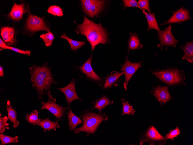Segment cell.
<instances>
[{"instance_id":"484cf974","label":"cell","mask_w":193,"mask_h":145,"mask_svg":"<svg viewBox=\"0 0 193 145\" xmlns=\"http://www.w3.org/2000/svg\"><path fill=\"white\" fill-rule=\"evenodd\" d=\"M66 40L69 43L71 49L75 51L82 46L86 45L84 41H80L72 39L68 37L65 33H64L60 37Z\"/></svg>"},{"instance_id":"d6986e66","label":"cell","mask_w":193,"mask_h":145,"mask_svg":"<svg viewBox=\"0 0 193 145\" xmlns=\"http://www.w3.org/2000/svg\"><path fill=\"white\" fill-rule=\"evenodd\" d=\"M66 115L68 118L69 131H73L77 125L83 123L81 118L75 115L70 108H68Z\"/></svg>"},{"instance_id":"e575fe53","label":"cell","mask_w":193,"mask_h":145,"mask_svg":"<svg viewBox=\"0 0 193 145\" xmlns=\"http://www.w3.org/2000/svg\"><path fill=\"white\" fill-rule=\"evenodd\" d=\"M9 49L12 50L15 52L21 53L22 54L27 55L30 56L31 54V51L29 50H21L15 47H14L6 45L4 48V49Z\"/></svg>"},{"instance_id":"5bb4252c","label":"cell","mask_w":193,"mask_h":145,"mask_svg":"<svg viewBox=\"0 0 193 145\" xmlns=\"http://www.w3.org/2000/svg\"><path fill=\"white\" fill-rule=\"evenodd\" d=\"M151 94L153 95L160 103L164 104L171 100L172 98L166 86H158L151 91Z\"/></svg>"},{"instance_id":"ffe728a7","label":"cell","mask_w":193,"mask_h":145,"mask_svg":"<svg viewBox=\"0 0 193 145\" xmlns=\"http://www.w3.org/2000/svg\"><path fill=\"white\" fill-rule=\"evenodd\" d=\"M186 43V44L184 45L179 46L184 53L182 58L192 63L193 62V41L187 42Z\"/></svg>"},{"instance_id":"5b68a950","label":"cell","mask_w":193,"mask_h":145,"mask_svg":"<svg viewBox=\"0 0 193 145\" xmlns=\"http://www.w3.org/2000/svg\"><path fill=\"white\" fill-rule=\"evenodd\" d=\"M49 99L48 101L45 102L43 101L41 102L42 107L40 110L45 109L54 115L57 118V120L59 121L63 118H65L64 114H67L66 110L68 107H62L57 104L56 100L51 94L48 95Z\"/></svg>"},{"instance_id":"30bf717a","label":"cell","mask_w":193,"mask_h":145,"mask_svg":"<svg viewBox=\"0 0 193 145\" xmlns=\"http://www.w3.org/2000/svg\"><path fill=\"white\" fill-rule=\"evenodd\" d=\"M26 23L27 29L31 31L45 30L50 32V29L45 24L43 17L41 18L30 14L27 19Z\"/></svg>"},{"instance_id":"d4e9b609","label":"cell","mask_w":193,"mask_h":145,"mask_svg":"<svg viewBox=\"0 0 193 145\" xmlns=\"http://www.w3.org/2000/svg\"><path fill=\"white\" fill-rule=\"evenodd\" d=\"M39 112L36 110H33L30 113L27 114L25 120L28 123L34 125H38L42 119L38 117Z\"/></svg>"},{"instance_id":"3957f363","label":"cell","mask_w":193,"mask_h":145,"mask_svg":"<svg viewBox=\"0 0 193 145\" xmlns=\"http://www.w3.org/2000/svg\"><path fill=\"white\" fill-rule=\"evenodd\" d=\"M80 117L83 120V125L81 127L76 129L74 133L77 134L84 132L86 133L87 137L90 134L93 135L101 123L107 120L109 118L108 114L96 113L90 109L83 111Z\"/></svg>"},{"instance_id":"4316f807","label":"cell","mask_w":193,"mask_h":145,"mask_svg":"<svg viewBox=\"0 0 193 145\" xmlns=\"http://www.w3.org/2000/svg\"><path fill=\"white\" fill-rule=\"evenodd\" d=\"M122 101V111L121 114L122 115H133L135 111L133 108V106L127 101L125 99H121Z\"/></svg>"},{"instance_id":"83f0119b","label":"cell","mask_w":193,"mask_h":145,"mask_svg":"<svg viewBox=\"0 0 193 145\" xmlns=\"http://www.w3.org/2000/svg\"><path fill=\"white\" fill-rule=\"evenodd\" d=\"M18 136L11 137L3 134H0V140L1 142V145H4L10 143H15L18 142Z\"/></svg>"},{"instance_id":"44dd1931","label":"cell","mask_w":193,"mask_h":145,"mask_svg":"<svg viewBox=\"0 0 193 145\" xmlns=\"http://www.w3.org/2000/svg\"><path fill=\"white\" fill-rule=\"evenodd\" d=\"M142 12L145 16L148 24V27L147 30L148 31L152 29L157 30L158 32L160 31L158 23L156 20L155 17V13H147L144 10H142Z\"/></svg>"},{"instance_id":"836d02e7","label":"cell","mask_w":193,"mask_h":145,"mask_svg":"<svg viewBox=\"0 0 193 145\" xmlns=\"http://www.w3.org/2000/svg\"><path fill=\"white\" fill-rule=\"evenodd\" d=\"M123 5L125 7H135L140 9L141 8L139 5L137 0H123Z\"/></svg>"},{"instance_id":"7a4b0ae2","label":"cell","mask_w":193,"mask_h":145,"mask_svg":"<svg viewBox=\"0 0 193 145\" xmlns=\"http://www.w3.org/2000/svg\"><path fill=\"white\" fill-rule=\"evenodd\" d=\"M78 32L85 35L90 43L92 52L99 44H105L108 42L106 30L101 23L96 24L84 16L83 23L77 24Z\"/></svg>"},{"instance_id":"ac0fdd59","label":"cell","mask_w":193,"mask_h":145,"mask_svg":"<svg viewBox=\"0 0 193 145\" xmlns=\"http://www.w3.org/2000/svg\"><path fill=\"white\" fill-rule=\"evenodd\" d=\"M108 98L104 95L100 98L93 101L92 102V110L96 109L99 111V113H101L103 109L113 103V101L109 100Z\"/></svg>"},{"instance_id":"7402d4cb","label":"cell","mask_w":193,"mask_h":145,"mask_svg":"<svg viewBox=\"0 0 193 145\" xmlns=\"http://www.w3.org/2000/svg\"><path fill=\"white\" fill-rule=\"evenodd\" d=\"M58 122L57 120L55 122H53L49 120L48 118L44 120L42 119L39 122L38 125L42 128L44 132L50 131L51 130H54L56 131L57 128L60 127L58 124Z\"/></svg>"},{"instance_id":"f1b7e54d","label":"cell","mask_w":193,"mask_h":145,"mask_svg":"<svg viewBox=\"0 0 193 145\" xmlns=\"http://www.w3.org/2000/svg\"><path fill=\"white\" fill-rule=\"evenodd\" d=\"M40 37L47 47H49L52 45L54 38L53 34L50 32L46 34H43L40 35Z\"/></svg>"},{"instance_id":"2e32d148","label":"cell","mask_w":193,"mask_h":145,"mask_svg":"<svg viewBox=\"0 0 193 145\" xmlns=\"http://www.w3.org/2000/svg\"><path fill=\"white\" fill-rule=\"evenodd\" d=\"M28 10L24 4H17L15 3L8 16L12 20L19 21L23 18V14Z\"/></svg>"},{"instance_id":"4fadbf2b","label":"cell","mask_w":193,"mask_h":145,"mask_svg":"<svg viewBox=\"0 0 193 145\" xmlns=\"http://www.w3.org/2000/svg\"><path fill=\"white\" fill-rule=\"evenodd\" d=\"M92 57V55L82 65L79 67L78 68L82 73L86 75L87 78L96 83H99V85L101 86V82L102 79L95 73L91 66Z\"/></svg>"},{"instance_id":"1f68e13d","label":"cell","mask_w":193,"mask_h":145,"mask_svg":"<svg viewBox=\"0 0 193 145\" xmlns=\"http://www.w3.org/2000/svg\"><path fill=\"white\" fill-rule=\"evenodd\" d=\"M149 0H139L138 2V4L141 8L147 11L149 13H151V10L149 5Z\"/></svg>"},{"instance_id":"7c38bea8","label":"cell","mask_w":193,"mask_h":145,"mask_svg":"<svg viewBox=\"0 0 193 145\" xmlns=\"http://www.w3.org/2000/svg\"><path fill=\"white\" fill-rule=\"evenodd\" d=\"M75 82L73 78L66 86L63 88H56L62 92L65 95L68 104V108H70L72 102L76 100H82L77 95L75 89Z\"/></svg>"},{"instance_id":"277c9868","label":"cell","mask_w":193,"mask_h":145,"mask_svg":"<svg viewBox=\"0 0 193 145\" xmlns=\"http://www.w3.org/2000/svg\"><path fill=\"white\" fill-rule=\"evenodd\" d=\"M150 71L159 79L170 86L184 84V80L186 78L183 71L177 68L158 69L155 71Z\"/></svg>"},{"instance_id":"ba28073f","label":"cell","mask_w":193,"mask_h":145,"mask_svg":"<svg viewBox=\"0 0 193 145\" xmlns=\"http://www.w3.org/2000/svg\"><path fill=\"white\" fill-rule=\"evenodd\" d=\"M83 10L91 18L97 15L103 9L104 0H81Z\"/></svg>"},{"instance_id":"52a82bcc","label":"cell","mask_w":193,"mask_h":145,"mask_svg":"<svg viewBox=\"0 0 193 145\" xmlns=\"http://www.w3.org/2000/svg\"><path fill=\"white\" fill-rule=\"evenodd\" d=\"M166 140L153 126H151L142 134L140 138V145L144 143H148L150 145H162L166 143Z\"/></svg>"},{"instance_id":"8fae6325","label":"cell","mask_w":193,"mask_h":145,"mask_svg":"<svg viewBox=\"0 0 193 145\" xmlns=\"http://www.w3.org/2000/svg\"><path fill=\"white\" fill-rule=\"evenodd\" d=\"M172 15L168 20L165 21L161 25L180 23L191 20L190 10L182 5L178 10L172 12Z\"/></svg>"},{"instance_id":"d590c367","label":"cell","mask_w":193,"mask_h":145,"mask_svg":"<svg viewBox=\"0 0 193 145\" xmlns=\"http://www.w3.org/2000/svg\"><path fill=\"white\" fill-rule=\"evenodd\" d=\"M7 45L5 42H4L0 38V50L1 51L4 49L5 47Z\"/></svg>"},{"instance_id":"8d00e7d4","label":"cell","mask_w":193,"mask_h":145,"mask_svg":"<svg viewBox=\"0 0 193 145\" xmlns=\"http://www.w3.org/2000/svg\"><path fill=\"white\" fill-rule=\"evenodd\" d=\"M4 76V72L3 67L2 66H0V76L3 77Z\"/></svg>"},{"instance_id":"f546056e","label":"cell","mask_w":193,"mask_h":145,"mask_svg":"<svg viewBox=\"0 0 193 145\" xmlns=\"http://www.w3.org/2000/svg\"><path fill=\"white\" fill-rule=\"evenodd\" d=\"M62 9L56 5L50 6L47 10V12L51 15L57 16L63 15Z\"/></svg>"},{"instance_id":"603a6c76","label":"cell","mask_w":193,"mask_h":145,"mask_svg":"<svg viewBox=\"0 0 193 145\" xmlns=\"http://www.w3.org/2000/svg\"><path fill=\"white\" fill-rule=\"evenodd\" d=\"M6 109L9 120L13 124V126L16 128L19 125V122L17 119V115L18 112L11 105L7 104L6 105Z\"/></svg>"},{"instance_id":"e0dca14e","label":"cell","mask_w":193,"mask_h":145,"mask_svg":"<svg viewBox=\"0 0 193 145\" xmlns=\"http://www.w3.org/2000/svg\"><path fill=\"white\" fill-rule=\"evenodd\" d=\"M124 74L123 72L119 73L114 71L108 75L106 78L102 90H105L110 88L113 86H117L119 81L120 77Z\"/></svg>"},{"instance_id":"9a60e30c","label":"cell","mask_w":193,"mask_h":145,"mask_svg":"<svg viewBox=\"0 0 193 145\" xmlns=\"http://www.w3.org/2000/svg\"><path fill=\"white\" fill-rule=\"evenodd\" d=\"M1 34L7 45L14 46L16 43L17 41L15 38L14 28L8 26L3 27L1 29Z\"/></svg>"},{"instance_id":"cb8c5ba5","label":"cell","mask_w":193,"mask_h":145,"mask_svg":"<svg viewBox=\"0 0 193 145\" xmlns=\"http://www.w3.org/2000/svg\"><path fill=\"white\" fill-rule=\"evenodd\" d=\"M128 42L129 50L139 49L143 46L139 36L135 33H131Z\"/></svg>"},{"instance_id":"d6a6232c","label":"cell","mask_w":193,"mask_h":145,"mask_svg":"<svg viewBox=\"0 0 193 145\" xmlns=\"http://www.w3.org/2000/svg\"><path fill=\"white\" fill-rule=\"evenodd\" d=\"M180 131L178 127L173 130L170 131L166 136V140L170 139L171 140H174L175 137H176L180 133Z\"/></svg>"},{"instance_id":"4dcf8cb0","label":"cell","mask_w":193,"mask_h":145,"mask_svg":"<svg viewBox=\"0 0 193 145\" xmlns=\"http://www.w3.org/2000/svg\"><path fill=\"white\" fill-rule=\"evenodd\" d=\"M1 114L0 115V133H3L6 129H9V128L8 126L9 124L7 122L8 120V117L4 116L2 117Z\"/></svg>"},{"instance_id":"8992f818","label":"cell","mask_w":193,"mask_h":145,"mask_svg":"<svg viewBox=\"0 0 193 145\" xmlns=\"http://www.w3.org/2000/svg\"><path fill=\"white\" fill-rule=\"evenodd\" d=\"M172 24L165 28L164 30H160L157 34L159 43L157 45L158 47H161V50L164 47L166 50L169 47H176L178 40L176 39L171 32Z\"/></svg>"},{"instance_id":"9c48e42d","label":"cell","mask_w":193,"mask_h":145,"mask_svg":"<svg viewBox=\"0 0 193 145\" xmlns=\"http://www.w3.org/2000/svg\"><path fill=\"white\" fill-rule=\"evenodd\" d=\"M142 61L133 63L128 59V56L125 58L124 63L122 66L121 71L125 75V81L123 83L126 91L128 82L138 69L142 67Z\"/></svg>"},{"instance_id":"6da1fadb","label":"cell","mask_w":193,"mask_h":145,"mask_svg":"<svg viewBox=\"0 0 193 145\" xmlns=\"http://www.w3.org/2000/svg\"><path fill=\"white\" fill-rule=\"evenodd\" d=\"M32 85L36 90L39 99L42 100L43 95L50 94L52 85L57 84L51 72V68L46 63L40 66L33 65L29 67Z\"/></svg>"}]
</instances>
